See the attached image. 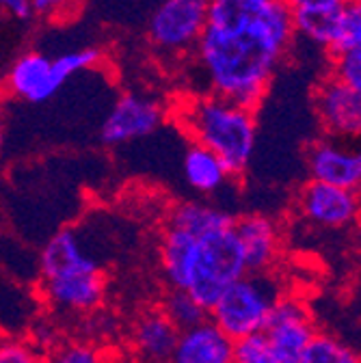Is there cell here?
<instances>
[{
  "instance_id": "27",
  "label": "cell",
  "mask_w": 361,
  "mask_h": 363,
  "mask_svg": "<svg viewBox=\"0 0 361 363\" xmlns=\"http://www.w3.org/2000/svg\"><path fill=\"white\" fill-rule=\"evenodd\" d=\"M74 3L76 0H30V11H33V16L55 20L61 13L70 11L74 7Z\"/></svg>"
},
{
  "instance_id": "2",
  "label": "cell",
  "mask_w": 361,
  "mask_h": 363,
  "mask_svg": "<svg viewBox=\"0 0 361 363\" xmlns=\"http://www.w3.org/2000/svg\"><path fill=\"white\" fill-rule=\"evenodd\" d=\"M39 290L52 309L70 315H89L102 307L109 290L106 270L74 227L59 230L43 245Z\"/></svg>"
},
{
  "instance_id": "11",
  "label": "cell",
  "mask_w": 361,
  "mask_h": 363,
  "mask_svg": "<svg viewBox=\"0 0 361 363\" xmlns=\"http://www.w3.org/2000/svg\"><path fill=\"white\" fill-rule=\"evenodd\" d=\"M296 208L305 220L318 227H327V230L348 227L361 214L359 193L344 191L316 179H309L301 189Z\"/></svg>"
},
{
  "instance_id": "14",
  "label": "cell",
  "mask_w": 361,
  "mask_h": 363,
  "mask_svg": "<svg viewBox=\"0 0 361 363\" xmlns=\"http://www.w3.org/2000/svg\"><path fill=\"white\" fill-rule=\"evenodd\" d=\"M234 340L225 335L210 318L197 327L179 331L169 363H232Z\"/></svg>"
},
{
  "instance_id": "12",
  "label": "cell",
  "mask_w": 361,
  "mask_h": 363,
  "mask_svg": "<svg viewBox=\"0 0 361 363\" xmlns=\"http://www.w3.org/2000/svg\"><path fill=\"white\" fill-rule=\"evenodd\" d=\"M179 331L158 309L141 311L128 331V354L137 363H169Z\"/></svg>"
},
{
  "instance_id": "9",
  "label": "cell",
  "mask_w": 361,
  "mask_h": 363,
  "mask_svg": "<svg viewBox=\"0 0 361 363\" xmlns=\"http://www.w3.org/2000/svg\"><path fill=\"white\" fill-rule=\"evenodd\" d=\"M305 158L311 179L352 193L361 191V141L325 136L309 145Z\"/></svg>"
},
{
  "instance_id": "16",
  "label": "cell",
  "mask_w": 361,
  "mask_h": 363,
  "mask_svg": "<svg viewBox=\"0 0 361 363\" xmlns=\"http://www.w3.org/2000/svg\"><path fill=\"white\" fill-rule=\"evenodd\" d=\"M7 86L16 98L30 104L48 102L61 89L52 74V59L41 52H26L16 59L7 76Z\"/></svg>"
},
{
  "instance_id": "19",
  "label": "cell",
  "mask_w": 361,
  "mask_h": 363,
  "mask_svg": "<svg viewBox=\"0 0 361 363\" xmlns=\"http://www.w3.org/2000/svg\"><path fill=\"white\" fill-rule=\"evenodd\" d=\"M158 309L169 318L177 331H187L191 327L208 320V311L184 290H167L160 298Z\"/></svg>"
},
{
  "instance_id": "29",
  "label": "cell",
  "mask_w": 361,
  "mask_h": 363,
  "mask_svg": "<svg viewBox=\"0 0 361 363\" xmlns=\"http://www.w3.org/2000/svg\"><path fill=\"white\" fill-rule=\"evenodd\" d=\"M106 363H137L128 352H117V354H111L109 352V361Z\"/></svg>"
},
{
  "instance_id": "20",
  "label": "cell",
  "mask_w": 361,
  "mask_h": 363,
  "mask_svg": "<svg viewBox=\"0 0 361 363\" xmlns=\"http://www.w3.org/2000/svg\"><path fill=\"white\" fill-rule=\"evenodd\" d=\"M301 363H361V357L329 333H316L307 344Z\"/></svg>"
},
{
  "instance_id": "4",
  "label": "cell",
  "mask_w": 361,
  "mask_h": 363,
  "mask_svg": "<svg viewBox=\"0 0 361 363\" xmlns=\"http://www.w3.org/2000/svg\"><path fill=\"white\" fill-rule=\"evenodd\" d=\"M282 296H286V292L275 270L247 272L221 294L208 311V318L236 342L262 333L270 311Z\"/></svg>"
},
{
  "instance_id": "17",
  "label": "cell",
  "mask_w": 361,
  "mask_h": 363,
  "mask_svg": "<svg viewBox=\"0 0 361 363\" xmlns=\"http://www.w3.org/2000/svg\"><path fill=\"white\" fill-rule=\"evenodd\" d=\"M182 173L187 184L199 195H216L232 182V175L225 169V164L204 145L191 143L184 152Z\"/></svg>"
},
{
  "instance_id": "32",
  "label": "cell",
  "mask_w": 361,
  "mask_h": 363,
  "mask_svg": "<svg viewBox=\"0 0 361 363\" xmlns=\"http://www.w3.org/2000/svg\"><path fill=\"white\" fill-rule=\"evenodd\" d=\"M359 236H361V230H359Z\"/></svg>"
},
{
  "instance_id": "30",
  "label": "cell",
  "mask_w": 361,
  "mask_h": 363,
  "mask_svg": "<svg viewBox=\"0 0 361 363\" xmlns=\"http://www.w3.org/2000/svg\"><path fill=\"white\" fill-rule=\"evenodd\" d=\"M0 117H3V100H0Z\"/></svg>"
},
{
  "instance_id": "10",
  "label": "cell",
  "mask_w": 361,
  "mask_h": 363,
  "mask_svg": "<svg viewBox=\"0 0 361 363\" xmlns=\"http://www.w3.org/2000/svg\"><path fill=\"white\" fill-rule=\"evenodd\" d=\"M313 111L327 136L361 141V96L335 76H327L316 86Z\"/></svg>"
},
{
  "instance_id": "21",
  "label": "cell",
  "mask_w": 361,
  "mask_h": 363,
  "mask_svg": "<svg viewBox=\"0 0 361 363\" xmlns=\"http://www.w3.org/2000/svg\"><path fill=\"white\" fill-rule=\"evenodd\" d=\"M104 52L96 45H89V48H78L72 52H63L57 59H52V74L59 86H63L72 76L84 72V69H91L102 61Z\"/></svg>"
},
{
  "instance_id": "5",
  "label": "cell",
  "mask_w": 361,
  "mask_h": 363,
  "mask_svg": "<svg viewBox=\"0 0 361 363\" xmlns=\"http://www.w3.org/2000/svg\"><path fill=\"white\" fill-rule=\"evenodd\" d=\"M243 275H247V266L232 225L197 238L184 292L210 311L221 294Z\"/></svg>"
},
{
  "instance_id": "3",
  "label": "cell",
  "mask_w": 361,
  "mask_h": 363,
  "mask_svg": "<svg viewBox=\"0 0 361 363\" xmlns=\"http://www.w3.org/2000/svg\"><path fill=\"white\" fill-rule=\"evenodd\" d=\"M175 121L189 139L210 150L234 177H243L255 150V111L238 106L216 96L184 100L175 113Z\"/></svg>"
},
{
  "instance_id": "23",
  "label": "cell",
  "mask_w": 361,
  "mask_h": 363,
  "mask_svg": "<svg viewBox=\"0 0 361 363\" xmlns=\"http://www.w3.org/2000/svg\"><path fill=\"white\" fill-rule=\"evenodd\" d=\"M355 45H361V0L344 3L340 30H338V37H335L331 52L338 55L342 50L355 48Z\"/></svg>"
},
{
  "instance_id": "7",
  "label": "cell",
  "mask_w": 361,
  "mask_h": 363,
  "mask_svg": "<svg viewBox=\"0 0 361 363\" xmlns=\"http://www.w3.org/2000/svg\"><path fill=\"white\" fill-rule=\"evenodd\" d=\"M262 333L279 363H301L307 344L318 331L309 307L301 298L286 294L270 311Z\"/></svg>"
},
{
  "instance_id": "8",
  "label": "cell",
  "mask_w": 361,
  "mask_h": 363,
  "mask_svg": "<svg viewBox=\"0 0 361 363\" xmlns=\"http://www.w3.org/2000/svg\"><path fill=\"white\" fill-rule=\"evenodd\" d=\"M165 121V106L143 94H123L100 128V141L106 147H119L145 139Z\"/></svg>"
},
{
  "instance_id": "24",
  "label": "cell",
  "mask_w": 361,
  "mask_h": 363,
  "mask_svg": "<svg viewBox=\"0 0 361 363\" xmlns=\"http://www.w3.org/2000/svg\"><path fill=\"white\" fill-rule=\"evenodd\" d=\"M232 363H279L273 348L268 346L264 333H255L234 342Z\"/></svg>"
},
{
  "instance_id": "15",
  "label": "cell",
  "mask_w": 361,
  "mask_h": 363,
  "mask_svg": "<svg viewBox=\"0 0 361 363\" xmlns=\"http://www.w3.org/2000/svg\"><path fill=\"white\" fill-rule=\"evenodd\" d=\"M292 9L296 37L331 50L344 11V0H286Z\"/></svg>"
},
{
  "instance_id": "13",
  "label": "cell",
  "mask_w": 361,
  "mask_h": 363,
  "mask_svg": "<svg viewBox=\"0 0 361 363\" xmlns=\"http://www.w3.org/2000/svg\"><path fill=\"white\" fill-rule=\"evenodd\" d=\"M247 272H270L282 255V232L273 218L245 214L234 223Z\"/></svg>"
},
{
  "instance_id": "18",
  "label": "cell",
  "mask_w": 361,
  "mask_h": 363,
  "mask_svg": "<svg viewBox=\"0 0 361 363\" xmlns=\"http://www.w3.org/2000/svg\"><path fill=\"white\" fill-rule=\"evenodd\" d=\"M165 223L179 227V230H184L199 238L210 232L232 227L236 223V216L228 210L206 203V201H184V203H177L175 208H171Z\"/></svg>"
},
{
  "instance_id": "31",
  "label": "cell",
  "mask_w": 361,
  "mask_h": 363,
  "mask_svg": "<svg viewBox=\"0 0 361 363\" xmlns=\"http://www.w3.org/2000/svg\"><path fill=\"white\" fill-rule=\"evenodd\" d=\"M344 3H352V0H344Z\"/></svg>"
},
{
  "instance_id": "1",
  "label": "cell",
  "mask_w": 361,
  "mask_h": 363,
  "mask_svg": "<svg viewBox=\"0 0 361 363\" xmlns=\"http://www.w3.org/2000/svg\"><path fill=\"white\" fill-rule=\"evenodd\" d=\"M296 41L286 0H210L206 28L193 52L199 96L257 111Z\"/></svg>"
},
{
  "instance_id": "6",
  "label": "cell",
  "mask_w": 361,
  "mask_h": 363,
  "mask_svg": "<svg viewBox=\"0 0 361 363\" xmlns=\"http://www.w3.org/2000/svg\"><path fill=\"white\" fill-rule=\"evenodd\" d=\"M210 0H165L148 26L152 48L167 57L195 52L206 28Z\"/></svg>"
},
{
  "instance_id": "25",
  "label": "cell",
  "mask_w": 361,
  "mask_h": 363,
  "mask_svg": "<svg viewBox=\"0 0 361 363\" xmlns=\"http://www.w3.org/2000/svg\"><path fill=\"white\" fill-rule=\"evenodd\" d=\"M340 82L361 96V45L333 55V74Z\"/></svg>"
},
{
  "instance_id": "22",
  "label": "cell",
  "mask_w": 361,
  "mask_h": 363,
  "mask_svg": "<svg viewBox=\"0 0 361 363\" xmlns=\"http://www.w3.org/2000/svg\"><path fill=\"white\" fill-rule=\"evenodd\" d=\"M109 352L91 342H63L48 352V363H106Z\"/></svg>"
},
{
  "instance_id": "26",
  "label": "cell",
  "mask_w": 361,
  "mask_h": 363,
  "mask_svg": "<svg viewBox=\"0 0 361 363\" xmlns=\"http://www.w3.org/2000/svg\"><path fill=\"white\" fill-rule=\"evenodd\" d=\"M0 363H48V352L28 340H0Z\"/></svg>"
},
{
  "instance_id": "28",
  "label": "cell",
  "mask_w": 361,
  "mask_h": 363,
  "mask_svg": "<svg viewBox=\"0 0 361 363\" xmlns=\"http://www.w3.org/2000/svg\"><path fill=\"white\" fill-rule=\"evenodd\" d=\"M0 9H5L9 16L26 22L33 18V11H30V0H0Z\"/></svg>"
}]
</instances>
